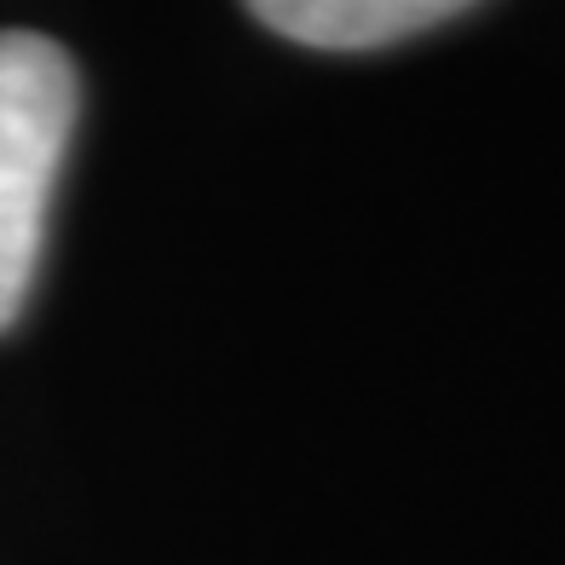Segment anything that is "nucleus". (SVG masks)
I'll list each match as a JSON object with an SVG mask.
<instances>
[{"label":"nucleus","mask_w":565,"mask_h":565,"mask_svg":"<svg viewBox=\"0 0 565 565\" xmlns=\"http://www.w3.org/2000/svg\"><path fill=\"white\" fill-rule=\"evenodd\" d=\"M82 82L58 41L0 30V335L35 289Z\"/></svg>","instance_id":"obj_1"},{"label":"nucleus","mask_w":565,"mask_h":565,"mask_svg":"<svg viewBox=\"0 0 565 565\" xmlns=\"http://www.w3.org/2000/svg\"><path fill=\"white\" fill-rule=\"evenodd\" d=\"M271 35L318 53H370L450 23L473 0H243Z\"/></svg>","instance_id":"obj_2"}]
</instances>
